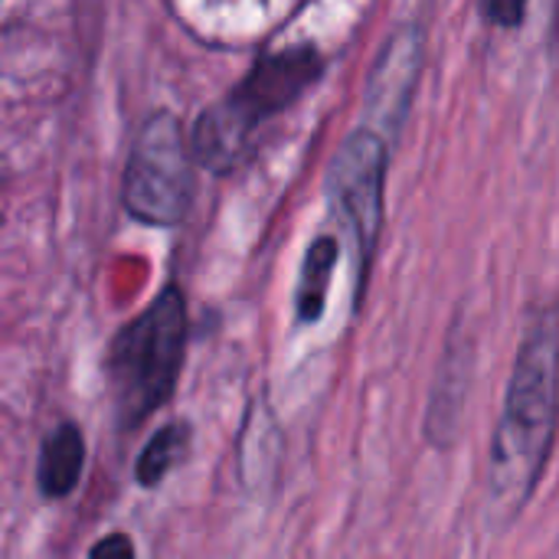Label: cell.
<instances>
[{"mask_svg":"<svg viewBox=\"0 0 559 559\" xmlns=\"http://www.w3.org/2000/svg\"><path fill=\"white\" fill-rule=\"evenodd\" d=\"M187 442H190V429H187V426H180V423L164 426V429L144 445V452H141V459H138V468H134L138 485H141V488L160 485L164 475L183 459Z\"/></svg>","mask_w":559,"mask_h":559,"instance_id":"obj_9","label":"cell"},{"mask_svg":"<svg viewBox=\"0 0 559 559\" xmlns=\"http://www.w3.org/2000/svg\"><path fill=\"white\" fill-rule=\"evenodd\" d=\"M559 423V318L544 308L521 341L491 445L488 504L514 518L544 478Z\"/></svg>","mask_w":559,"mask_h":559,"instance_id":"obj_1","label":"cell"},{"mask_svg":"<svg viewBox=\"0 0 559 559\" xmlns=\"http://www.w3.org/2000/svg\"><path fill=\"white\" fill-rule=\"evenodd\" d=\"M324 72L314 46H288L262 56L229 95L210 105L193 128V154L213 174H229L252 147L255 131L305 95Z\"/></svg>","mask_w":559,"mask_h":559,"instance_id":"obj_2","label":"cell"},{"mask_svg":"<svg viewBox=\"0 0 559 559\" xmlns=\"http://www.w3.org/2000/svg\"><path fill=\"white\" fill-rule=\"evenodd\" d=\"M85 465V442L79 426L62 423L43 439L39 449V465H36V481L46 498H66L82 478Z\"/></svg>","mask_w":559,"mask_h":559,"instance_id":"obj_7","label":"cell"},{"mask_svg":"<svg viewBox=\"0 0 559 559\" xmlns=\"http://www.w3.org/2000/svg\"><path fill=\"white\" fill-rule=\"evenodd\" d=\"M390 147L377 131H354L331 160L328 197L357 252V275L364 285L380 226H383V183Z\"/></svg>","mask_w":559,"mask_h":559,"instance_id":"obj_5","label":"cell"},{"mask_svg":"<svg viewBox=\"0 0 559 559\" xmlns=\"http://www.w3.org/2000/svg\"><path fill=\"white\" fill-rule=\"evenodd\" d=\"M419 62H423V33L416 26H400L396 33H390L367 79V115L377 131L396 134L400 124L406 121L419 85V69H423Z\"/></svg>","mask_w":559,"mask_h":559,"instance_id":"obj_6","label":"cell"},{"mask_svg":"<svg viewBox=\"0 0 559 559\" xmlns=\"http://www.w3.org/2000/svg\"><path fill=\"white\" fill-rule=\"evenodd\" d=\"M187 344V301L167 285L134 321H128L108 350V390L121 426L144 423L177 386Z\"/></svg>","mask_w":559,"mask_h":559,"instance_id":"obj_3","label":"cell"},{"mask_svg":"<svg viewBox=\"0 0 559 559\" xmlns=\"http://www.w3.org/2000/svg\"><path fill=\"white\" fill-rule=\"evenodd\" d=\"M337 242L331 236H321L318 242H311L308 255H305V265H301V278H298V321L301 324H311L321 318L324 311V298H328V285H331V275H334V265H337Z\"/></svg>","mask_w":559,"mask_h":559,"instance_id":"obj_8","label":"cell"},{"mask_svg":"<svg viewBox=\"0 0 559 559\" xmlns=\"http://www.w3.org/2000/svg\"><path fill=\"white\" fill-rule=\"evenodd\" d=\"M92 557H134V547H131V540L128 537H121V534H115L111 540H102V544H95L92 550H88Z\"/></svg>","mask_w":559,"mask_h":559,"instance_id":"obj_11","label":"cell"},{"mask_svg":"<svg viewBox=\"0 0 559 559\" xmlns=\"http://www.w3.org/2000/svg\"><path fill=\"white\" fill-rule=\"evenodd\" d=\"M485 16L498 26H521L527 13V0H485Z\"/></svg>","mask_w":559,"mask_h":559,"instance_id":"obj_10","label":"cell"},{"mask_svg":"<svg viewBox=\"0 0 559 559\" xmlns=\"http://www.w3.org/2000/svg\"><path fill=\"white\" fill-rule=\"evenodd\" d=\"M193 147L174 115H151L128 154L121 203L124 210L154 226H177L193 200Z\"/></svg>","mask_w":559,"mask_h":559,"instance_id":"obj_4","label":"cell"}]
</instances>
